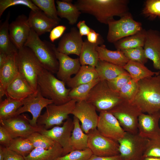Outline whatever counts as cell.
I'll use <instances>...</instances> for the list:
<instances>
[{
    "instance_id": "1",
    "label": "cell",
    "mask_w": 160,
    "mask_h": 160,
    "mask_svg": "<svg viewBox=\"0 0 160 160\" xmlns=\"http://www.w3.org/2000/svg\"><path fill=\"white\" fill-rule=\"evenodd\" d=\"M127 0H78L75 4L81 12L94 16L107 25L114 16L121 17L129 12Z\"/></svg>"
},
{
    "instance_id": "2",
    "label": "cell",
    "mask_w": 160,
    "mask_h": 160,
    "mask_svg": "<svg viewBox=\"0 0 160 160\" xmlns=\"http://www.w3.org/2000/svg\"><path fill=\"white\" fill-rule=\"evenodd\" d=\"M132 102L143 113L151 114L160 111V74L138 81Z\"/></svg>"
},
{
    "instance_id": "3",
    "label": "cell",
    "mask_w": 160,
    "mask_h": 160,
    "mask_svg": "<svg viewBox=\"0 0 160 160\" xmlns=\"http://www.w3.org/2000/svg\"><path fill=\"white\" fill-rule=\"evenodd\" d=\"M38 89L44 97L52 100L56 105H61L71 100L68 89L63 81L58 79L51 72L43 69L37 79Z\"/></svg>"
},
{
    "instance_id": "4",
    "label": "cell",
    "mask_w": 160,
    "mask_h": 160,
    "mask_svg": "<svg viewBox=\"0 0 160 160\" xmlns=\"http://www.w3.org/2000/svg\"><path fill=\"white\" fill-rule=\"evenodd\" d=\"M24 46L29 48L43 68L53 74L57 73L59 63L55 52V45L47 41L41 40L32 29Z\"/></svg>"
},
{
    "instance_id": "5",
    "label": "cell",
    "mask_w": 160,
    "mask_h": 160,
    "mask_svg": "<svg viewBox=\"0 0 160 160\" xmlns=\"http://www.w3.org/2000/svg\"><path fill=\"white\" fill-rule=\"evenodd\" d=\"M124 100L119 92L110 88L106 81H100L91 89L85 100L100 112L111 110Z\"/></svg>"
},
{
    "instance_id": "6",
    "label": "cell",
    "mask_w": 160,
    "mask_h": 160,
    "mask_svg": "<svg viewBox=\"0 0 160 160\" xmlns=\"http://www.w3.org/2000/svg\"><path fill=\"white\" fill-rule=\"evenodd\" d=\"M16 61L19 73L34 90L37 91L38 76L44 68L33 52L29 48L24 46L18 50Z\"/></svg>"
},
{
    "instance_id": "7",
    "label": "cell",
    "mask_w": 160,
    "mask_h": 160,
    "mask_svg": "<svg viewBox=\"0 0 160 160\" xmlns=\"http://www.w3.org/2000/svg\"><path fill=\"white\" fill-rule=\"evenodd\" d=\"M77 101L71 100L64 104L56 105L53 103L47 105L43 114L41 115L37 121L38 126L46 129L61 125L73 110Z\"/></svg>"
},
{
    "instance_id": "8",
    "label": "cell",
    "mask_w": 160,
    "mask_h": 160,
    "mask_svg": "<svg viewBox=\"0 0 160 160\" xmlns=\"http://www.w3.org/2000/svg\"><path fill=\"white\" fill-rule=\"evenodd\" d=\"M107 25V40L108 42L113 43L143 29L141 23L135 20L130 12L118 20L114 18L110 20Z\"/></svg>"
},
{
    "instance_id": "9",
    "label": "cell",
    "mask_w": 160,
    "mask_h": 160,
    "mask_svg": "<svg viewBox=\"0 0 160 160\" xmlns=\"http://www.w3.org/2000/svg\"><path fill=\"white\" fill-rule=\"evenodd\" d=\"M109 111L117 119L125 132L134 134L138 133V118L143 113L132 102L124 100Z\"/></svg>"
},
{
    "instance_id": "10",
    "label": "cell",
    "mask_w": 160,
    "mask_h": 160,
    "mask_svg": "<svg viewBox=\"0 0 160 160\" xmlns=\"http://www.w3.org/2000/svg\"><path fill=\"white\" fill-rule=\"evenodd\" d=\"M149 139L136 134L125 132L118 141L119 154L122 160H140Z\"/></svg>"
},
{
    "instance_id": "11",
    "label": "cell",
    "mask_w": 160,
    "mask_h": 160,
    "mask_svg": "<svg viewBox=\"0 0 160 160\" xmlns=\"http://www.w3.org/2000/svg\"><path fill=\"white\" fill-rule=\"evenodd\" d=\"M87 134L88 148L93 155L110 156L119 154L118 142L103 135L97 128L90 130Z\"/></svg>"
},
{
    "instance_id": "12",
    "label": "cell",
    "mask_w": 160,
    "mask_h": 160,
    "mask_svg": "<svg viewBox=\"0 0 160 160\" xmlns=\"http://www.w3.org/2000/svg\"><path fill=\"white\" fill-rule=\"evenodd\" d=\"M29 118L24 114L16 115L9 119L0 120V125L8 132L12 139L19 137H27L32 133L40 132L41 126L31 125Z\"/></svg>"
},
{
    "instance_id": "13",
    "label": "cell",
    "mask_w": 160,
    "mask_h": 160,
    "mask_svg": "<svg viewBox=\"0 0 160 160\" xmlns=\"http://www.w3.org/2000/svg\"><path fill=\"white\" fill-rule=\"evenodd\" d=\"M73 126V120L69 117L62 126H55L48 129L44 128L39 132L58 143L63 149V156L73 151L70 141Z\"/></svg>"
},
{
    "instance_id": "14",
    "label": "cell",
    "mask_w": 160,
    "mask_h": 160,
    "mask_svg": "<svg viewBox=\"0 0 160 160\" xmlns=\"http://www.w3.org/2000/svg\"><path fill=\"white\" fill-rule=\"evenodd\" d=\"M94 107L86 100L77 102L71 114L81 123V127L87 134L91 130L97 128L99 115Z\"/></svg>"
},
{
    "instance_id": "15",
    "label": "cell",
    "mask_w": 160,
    "mask_h": 160,
    "mask_svg": "<svg viewBox=\"0 0 160 160\" xmlns=\"http://www.w3.org/2000/svg\"><path fill=\"white\" fill-rule=\"evenodd\" d=\"M52 103V100L43 96L38 89L36 92L26 98L23 105L16 111L15 115L30 112L32 118L31 119H29V123L32 126L36 127L38 126L37 121L42 110Z\"/></svg>"
},
{
    "instance_id": "16",
    "label": "cell",
    "mask_w": 160,
    "mask_h": 160,
    "mask_svg": "<svg viewBox=\"0 0 160 160\" xmlns=\"http://www.w3.org/2000/svg\"><path fill=\"white\" fill-rule=\"evenodd\" d=\"M97 129L103 135L118 142L126 132L117 119L108 111L100 112Z\"/></svg>"
},
{
    "instance_id": "17",
    "label": "cell",
    "mask_w": 160,
    "mask_h": 160,
    "mask_svg": "<svg viewBox=\"0 0 160 160\" xmlns=\"http://www.w3.org/2000/svg\"><path fill=\"white\" fill-rule=\"evenodd\" d=\"M31 30L28 17L24 14L19 15L9 24V32L11 39L18 50L24 46Z\"/></svg>"
},
{
    "instance_id": "18",
    "label": "cell",
    "mask_w": 160,
    "mask_h": 160,
    "mask_svg": "<svg viewBox=\"0 0 160 160\" xmlns=\"http://www.w3.org/2000/svg\"><path fill=\"white\" fill-rule=\"evenodd\" d=\"M160 111L151 114L142 113L138 118L139 134L149 139L160 138Z\"/></svg>"
},
{
    "instance_id": "19",
    "label": "cell",
    "mask_w": 160,
    "mask_h": 160,
    "mask_svg": "<svg viewBox=\"0 0 160 160\" xmlns=\"http://www.w3.org/2000/svg\"><path fill=\"white\" fill-rule=\"evenodd\" d=\"M83 42L79 30L73 27L69 32L63 36L57 49L58 52L68 55L74 54L79 56Z\"/></svg>"
},
{
    "instance_id": "20",
    "label": "cell",
    "mask_w": 160,
    "mask_h": 160,
    "mask_svg": "<svg viewBox=\"0 0 160 160\" xmlns=\"http://www.w3.org/2000/svg\"><path fill=\"white\" fill-rule=\"evenodd\" d=\"M55 52L59 63L57 77L65 83L73 74H76L79 70L81 65L79 58H73L68 55L58 52L55 49Z\"/></svg>"
},
{
    "instance_id": "21",
    "label": "cell",
    "mask_w": 160,
    "mask_h": 160,
    "mask_svg": "<svg viewBox=\"0 0 160 160\" xmlns=\"http://www.w3.org/2000/svg\"><path fill=\"white\" fill-rule=\"evenodd\" d=\"M143 48L146 58L151 60L154 68L160 71V33L159 31L153 29L147 31Z\"/></svg>"
},
{
    "instance_id": "22",
    "label": "cell",
    "mask_w": 160,
    "mask_h": 160,
    "mask_svg": "<svg viewBox=\"0 0 160 160\" xmlns=\"http://www.w3.org/2000/svg\"><path fill=\"white\" fill-rule=\"evenodd\" d=\"M28 22L31 28L39 36L50 32L59 22L47 16L41 10L30 11Z\"/></svg>"
},
{
    "instance_id": "23",
    "label": "cell",
    "mask_w": 160,
    "mask_h": 160,
    "mask_svg": "<svg viewBox=\"0 0 160 160\" xmlns=\"http://www.w3.org/2000/svg\"><path fill=\"white\" fill-rule=\"evenodd\" d=\"M17 52L8 55L5 63L0 67V101L5 95L9 84L19 73L16 61Z\"/></svg>"
},
{
    "instance_id": "24",
    "label": "cell",
    "mask_w": 160,
    "mask_h": 160,
    "mask_svg": "<svg viewBox=\"0 0 160 160\" xmlns=\"http://www.w3.org/2000/svg\"><path fill=\"white\" fill-rule=\"evenodd\" d=\"M36 92L19 73L8 85L5 95L7 98L22 100Z\"/></svg>"
},
{
    "instance_id": "25",
    "label": "cell",
    "mask_w": 160,
    "mask_h": 160,
    "mask_svg": "<svg viewBox=\"0 0 160 160\" xmlns=\"http://www.w3.org/2000/svg\"><path fill=\"white\" fill-rule=\"evenodd\" d=\"M98 78L95 67L81 65L77 73L66 83L68 87L72 89L81 84L88 83Z\"/></svg>"
},
{
    "instance_id": "26",
    "label": "cell",
    "mask_w": 160,
    "mask_h": 160,
    "mask_svg": "<svg viewBox=\"0 0 160 160\" xmlns=\"http://www.w3.org/2000/svg\"><path fill=\"white\" fill-rule=\"evenodd\" d=\"M103 41L95 44L92 43L87 40L84 41L79 56V60L81 65H87L95 67L99 60L97 47L103 44Z\"/></svg>"
},
{
    "instance_id": "27",
    "label": "cell",
    "mask_w": 160,
    "mask_h": 160,
    "mask_svg": "<svg viewBox=\"0 0 160 160\" xmlns=\"http://www.w3.org/2000/svg\"><path fill=\"white\" fill-rule=\"evenodd\" d=\"M100 60L123 67L129 61L121 50L108 49L105 45L98 46L96 48Z\"/></svg>"
},
{
    "instance_id": "28",
    "label": "cell",
    "mask_w": 160,
    "mask_h": 160,
    "mask_svg": "<svg viewBox=\"0 0 160 160\" xmlns=\"http://www.w3.org/2000/svg\"><path fill=\"white\" fill-rule=\"evenodd\" d=\"M63 149L61 146L55 142L54 145L49 149L35 148L26 156L25 160H55L62 156Z\"/></svg>"
},
{
    "instance_id": "29",
    "label": "cell",
    "mask_w": 160,
    "mask_h": 160,
    "mask_svg": "<svg viewBox=\"0 0 160 160\" xmlns=\"http://www.w3.org/2000/svg\"><path fill=\"white\" fill-rule=\"evenodd\" d=\"M72 1L56 0L58 15L61 18L66 19L69 24H76L81 13L77 6L72 3Z\"/></svg>"
},
{
    "instance_id": "30",
    "label": "cell",
    "mask_w": 160,
    "mask_h": 160,
    "mask_svg": "<svg viewBox=\"0 0 160 160\" xmlns=\"http://www.w3.org/2000/svg\"><path fill=\"white\" fill-rule=\"evenodd\" d=\"M95 68L100 81H109L127 73L123 67L100 60Z\"/></svg>"
},
{
    "instance_id": "31",
    "label": "cell",
    "mask_w": 160,
    "mask_h": 160,
    "mask_svg": "<svg viewBox=\"0 0 160 160\" xmlns=\"http://www.w3.org/2000/svg\"><path fill=\"white\" fill-rule=\"evenodd\" d=\"M73 128L70 139V145L73 150H84L88 148V135L82 130L80 121L73 116Z\"/></svg>"
},
{
    "instance_id": "32",
    "label": "cell",
    "mask_w": 160,
    "mask_h": 160,
    "mask_svg": "<svg viewBox=\"0 0 160 160\" xmlns=\"http://www.w3.org/2000/svg\"><path fill=\"white\" fill-rule=\"evenodd\" d=\"M123 68L130 74L132 79L137 82L141 79L160 74V71H152L144 64L130 60Z\"/></svg>"
},
{
    "instance_id": "33",
    "label": "cell",
    "mask_w": 160,
    "mask_h": 160,
    "mask_svg": "<svg viewBox=\"0 0 160 160\" xmlns=\"http://www.w3.org/2000/svg\"><path fill=\"white\" fill-rule=\"evenodd\" d=\"M146 32L143 29L133 35L121 39L113 43L117 50L133 48L138 47H143L146 38Z\"/></svg>"
},
{
    "instance_id": "34",
    "label": "cell",
    "mask_w": 160,
    "mask_h": 160,
    "mask_svg": "<svg viewBox=\"0 0 160 160\" xmlns=\"http://www.w3.org/2000/svg\"><path fill=\"white\" fill-rule=\"evenodd\" d=\"M9 13L4 22L0 25V52L9 55L17 52L18 49L11 41L9 32Z\"/></svg>"
},
{
    "instance_id": "35",
    "label": "cell",
    "mask_w": 160,
    "mask_h": 160,
    "mask_svg": "<svg viewBox=\"0 0 160 160\" xmlns=\"http://www.w3.org/2000/svg\"><path fill=\"white\" fill-rule=\"evenodd\" d=\"M26 98L18 100L7 98L0 101V120L7 119L15 115L16 111L23 105Z\"/></svg>"
},
{
    "instance_id": "36",
    "label": "cell",
    "mask_w": 160,
    "mask_h": 160,
    "mask_svg": "<svg viewBox=\"0 0 160 160\" xmlns=\"http://www.w3.org/2000/svg\"><path fill=\"white\" fill-rule=\"evenodd\" d=\"M7 147L23 157L28 155L34 148L27 137H22L12 139Z\"/></svg>"
},
{
    "instance_id": "37",
    "label": "cell",
    "mask_w": 160,
    "mask_h": 160,
    "mask_svg": "<svg viewBox=\"0 0 160 160\" xmlns=\"http://www.w3.org/2000/svg\"><path fill=\"white\" fill-rule=\"evenodd\" d=\"M99 78L92 82L79 85L71 89L69 93V96L71 100L77 102L85 100L86 98L93 87L100 81Z\"/></svg>"
},
{
    "instance_id": "38",
    "label": "cell",
    "mask_w": 160,
    "mask_h": 160,
    "mask_svg": "<svg viewBox=\"0 0 160 160\" xmlns=\"http://www.w3.org/2000/svg\"><path fill=\"white\" fill-rule=\"evenodd\" d=\"M33 2L47 16L59 22L54 0H32Z\"/></svg>"
},
{
    "instance_id": "39",
    "label": "cell",
    "mask_w": 160,
    "mask_h": 160,
    "mask_svg": "<svg viewBox=\"0 0 160 160\" xmlns=\"http://www.w3.org/2000/svg\"><path fill=\"white\" fill-rule=\"evenodd\" d=\"M35 148L49 149L54 145L55 142L39 132L33 133L27 137Z\"/></svg>"
},
{
    "instance_id": "40",
    "label": "cell",
    "mask_w": 160,
    "mask_h": 160,
    "mask_svg": "<svg viewBox=\"0 0 160 160\" xmlns=\"http://www.w3.org/2000/svg\"><path fill=\"white\" fill-rule=\"evenodd\" d=\"M142 14L149 19L160 18V0H147L145 2Z\"/></svg>"
},
{
    "instance_id": "41",
    "label": "cell",
    "mask_w": 160,
    "mask_h": 160,
    "mask_svg": "<svg viewBox=\"0 0 160 160\" xmlns=\"http://www.w3.org/2000/svg\"><path fill=\"white\" fill-rule=\"evenodd\" d=\"M22 5L28 7L33 11L41 10L30 0H0V17L8 8L15 5Z\"/></svg>"
},
{
    "instance_id": "42",
    "label": "cell",
    "mask_w": 160,
    "mask_h": 160,
    "mask_svg": "<svg viewBox=\"0 0 160 160\" xmlns=\"http://www.w3.org/2000/svg\"><path fill=\"white\" fill-rule=\"evenodd\" d=\"M121 51L129 60L143 64L146 63L148 60V59L145 55L143 47H138Z\"/></svg>"
},
{
    "instance_id": "43",
    "label": "cell",
    "mask_w": 160,
    "mask_h": 160,
    "mask_svg": "<svg viewBox=\"0 0 160 160\" xmlns=\"http://www.w3.org/2000/svg\"><path fill=\"white\" fill-rule=\"evenodd\" d=\"M93 155L89 148L84 150H74L58 157L55 160H88Z\"/></svg>"
},
{
    "instance_id": "44",
    "label": "cell",
    "mask_w": 160,
    "mask_h": 160,
    "mask_svg": "<svg viewBox=\"0 0 160 160\" xmlns=\"http://www.w3.org/2000/svg\"><path fill=\"white\" fill-rule=\"evenodd\" d=\"M137 83L132 79L118 92L123 99L132 101L136 93Z\"/></svg>"
},
{
    "instance_id": "45",
    "label": "cell",
    "mask_w": 160,
    "mask_h": 160,
    "mask_svg": "<svg viewBox=\"0 0 160 160\" xmlns=\"http://www.w3.org/2000/svg\"><path fill=\"white\" fill-rule=\"evenodd\" d=\"M142 157L160 158V138L149 139Z\"/></svg>"
},
{
    "instance_id": "46",
    "label": "cell",
    "mask_w": 160,
    "mask_h": 160,
    "mask_svg": "<svg viewBox=\"0 0 160 160\" xmlns=\"http://www.w3.org/2000/svg\"><path fill=\"white\" fill-rule=\"evenodd\" d=\"M131 79L130 74L127 72L121 74L113 79L107 81L111 89L118 92Z\"/></svg>"
},
{
    "instance_id": "47",
    "label": "cell",
    "mask_w": 160,
    "mask_h": 160,
    "mask_svg": "<svg viewBox=\"0 0 160 160\" xmlns=\"http://www.w3.org/2000/svg\"><path fill=\"white\" fill-rule=\"evenodd\" d=\"M66 27L64 25H58L50 32L49 36L50 41L52 42L60 37L65 31Z\"/></svg>"
},
{
    "instance_id": "48",
    "label": "cell",
    "mask_w": 160,
    "mask_h": 160,
    "mask_svg": "<svg viewBox=\"0 0 160 160\" xmlns=\"http://www.w3.org/2000/svg\"><path fill=\"white\" fill-rule=\"evenodd\" d=\"M10 134L3 127L0 125V145L8 147L12 139Z\"/></svg>"
},
{
    "instance_id": "49",
    "label": "cell",
    "mask_w": 160,
    "mask_h": 160,
    "mask_svg": "<svg viewBox=\"0 0 160 160\" xmlns=\"http://www.w3.org/2000/svg\"><path fill=\"white\" fill-rule=\"evenodd\" d=\"M4 160H25L24 157L16 152L4 147Z\"/></svg>"
},
{
    "instance_id": "50",
    "label": "cell",
    "mask_w": 160,
    "mask_h": 160,
    "mask_svg": "<svg viewBox=\"0 0 160 160\" xmlns=\"http://www.w3.org/2000/svg\"><path fill=\"white\" fill-rule=\"evenodd\" d=\"M77 27L81 36H87L91 30V28L87 25L84 20L79 21L77 24Z\"/></svg>"
},
{
    "instance_id": "51",
    "label": "cell",
    "mask_w": 160,
    "mask_h": 160,
    "mask_svg": "<svg viewBox=\"0 0 160 160\" xmlns=\"http://www.w3.org/2000/svg\"><path fill=\"white\" fill-rule=\"evenodd\" d=\"M87 41L92 43L95 44L99 41H103L100 34L96 33L92 29L87 35Z\"/></svg>"
},
{
    "instance_id": "52",
    "label": "cell",
    "mask_w": 160,
    "mask_h": 160,
    "mask_svg": "<svg viewBox=\"0 0 160 160\" xmlns=\"http://www.w3.org/2000/svg\"><path fill=\"white\" fill-rule=\"evenodd\" d=\"M88 160H122L120 155L110 156H100L93 155Z\"/></svg>"
},
{
    "instance_id": "53",
    "label": "cell",
    "mask_w": 160,
    "mask_h": 160,
    "mask_svg": "<svg viewBox=\"0 0 160 160\" xmlns=\"http://www.w3.org/2000/svg\"><path fill=\"white\" fill-rule=\"evenodd\" d=\"M8 55L5 53L0 52V67L5 63Z\"/></svg>"
},
{
    "instance_id": "54",
    "label": "cell",
    "mask_w": 160,
    "mask_h": 160,
    "mask_svg": "<svg viewBox=\"0 0 160 160\" xmlns=\"http://www.w3.org/2000/svg\"><path fill=\"white\" fill-rule=\"evenodd\" d=\"M4 146L0 145V160H4Z\"/></svg>"
},
{
    "instance_id": "55",
    "label": "cell",
    "mask_w": 160,
    "mask_h": 160,
    "mask_svg": "<svg viewBox=\"0 0 160 160\" xmlns=\"http://www.w3.org/2000/svg\"><path fill=\"white\" fill-rule=\"evenodd\" d=\"M140 160H160V158L142 157Z\"/></svg>"
},
{
    "instance_id": "56",
    "label": "cell",
    "mask_w": 160,
    "mask_h": 160,
    "mask_svg": "<svg viewBox=\"0 0 160 160\" xmlns=\"http://www.w3.org/2000/svg\"></svg>"
}]
</instances>
